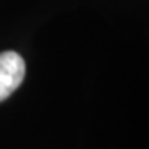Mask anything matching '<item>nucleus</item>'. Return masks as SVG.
I'll list each match as a JSON object with an SVG mask.
<instances>
[{"instance_id": "obj_1", "label": "nucleus", "mask_w": 149, "mask_h": 149, "mask_svg": "<svg viewBox=\"0 0 149 149\" xmlns=\"http://www.w3.org/2000/svg\"><path fill=\"white\" fill-rule=\"evenodd\" d=\"M25 78V61L17 52L0 53V101L13 93Z\"/></svg>"}]
</instances>
